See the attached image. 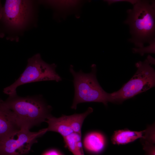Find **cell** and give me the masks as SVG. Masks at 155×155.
<instances>
[{
  "instance_id": "cell-1",
  "label": "cell",
  "mask_w": 155,
  "mask_h": 155,
  "mask_svg": "<svg viewBox=\"0 0 155 155\" xmlns=\"http://www.w3.org/2000/svg\"><path fill=\"white\" fill-rule=\"evenodd\" d=\"M4 102L20 129H30L34 126L45 122L51 115L52 107L41 95L22 97L16 93L9 95Z\"/></svg>"
},
{
  "instance_id": "cell-2",
  "label": "cell",
  "mask_w": 155,
  "mask_h": 155,
  "mask_svg": "<svg viewBox=\"0 0 155 155\" xmlns=\"http://www.w3.org/2000/svg\"><path fill=\"white\" fill-rule=\"evenodd\" d=\"M124 23L129 26L132 36L129 41L141 48L155 39V3L154 1L137 0L132 9L127 10Z\"/></svg>"
},
{
  "instance_id": "cell-3",
  "label": "cell",
  "mask_w": 155,
  "mask_h": 155,
  "mask_svg": "<svg viewBox=\"0 0 155 155\" xmlns=\"http://www.w3.org/2000/svg\"><path fill=\"white\" fill-rule=\"evenodd\" d=\"M91 71L85 73L80 70L77 72L74 71L73 65H71L69 70L73 77L74 95L71 108L76 110L80 103L98 102L107 106L108 102H112L111 93L106 92L99 83L96 76V65L91 66Z\"/></svg>"
},
{
  "instance_id": "cell-4",
  "label": "cell",
  "mask_w": 155,
  "mask_h": 155,
  "mask_svg": "<svg viewBox=\"0 0 155 155\" xmlns=\"http://www.w3.org/2000/svg\"><path fill=\"white\" fill-rule=\"evenodd\" d=\"M154 63V59L149 56L144 61L136 63L137 70L133 76L119 90L111 93L112 103H121L154 87L155 71L151 66Z\"/></svg>"
},
{
  "instance_id": "cell-5",
  "label": "cell",
  "mask_w": 155,
  "mask_h": 155,
  "mask_svg": "<svg viewBox=\"0 0 155 155\" xmlns=\"http://www.w3.org/2000/svg\"><path fill=\"white\" fill-rule=\"evenodd\" d=\"M56 67L54 63L50 64L43 61L40 54H36L28 59L26 67L20 77L13 84L4 88L3 92L9 96L16 94L17 87L26 84L42 81H61V78L56 71Z\"/></svg>"
},
{
  "instance_id": "cell-6",
  "label": "cell",
  "mask_w": 155,
  "mask_h": 155,
  "mask_svg": "<svg viewBox=\"0 0 155 155\" xmlns=\"http://www.w3.org/2000/svg\"><path fill=\"white\" fill-rule=\"evenodd\" d=\"M31 2L27 0H6L0 3V22L8 30L19 31L27 26L31 18Z\"/></svg>"
},
{
  "instance_id": "cell-7",
  "label": "cell",
  "mask_w": 155,
  "mask_h": 155,
  "mask_svg": "<svg viewBox=\"0 0 155 155\" xmlns=\"http://www.w3.org/2000/svg\"><path fill=\"white\" fill-rule=\"evenodd\" d=\"M47 131L46 128L37 132L21 128L0 140V155H23L28 153L37 139Z\"/></svg>"
},
{
  "instance_id": "cell-8",
  "label": "cell",
  "mask_w": 155,
  "mask_h": 155,
  "mask_svg": "<svg viewBox=\"0 0 155 155\" xmlns=\"http://www.w3.org/2000/svg\"><path fill=\"white\" fill-rule=\"evenodd\" d=\"M82 142L83 148L88 152L98 154L105 149L107 140L102 133L98 131H92L85 135Z\"/></svg>"
},
{
  "instance_id": "cell-9",
  "label": "cell",
  "mask_w": 155,
  "mask_h": 155,
  "mask_svg": "<svg viewBox=\"0 0 155 155\" xmlns=\"http://www.w3.org/2000/svg\"><path fill=\"white\" fill-rule=\"evenodd\" d=\"M20 129L14 120L11 111L4 101L0 99V140Z\"/></svg>"
},
{
  "instance_id": "cell-10",
  "label": "cell",
  "mask_w": 155,
  "mask_h": 155,
  "mask_svg": "<svg viewBox=\"0 0 155 155\" xmlns=\"http://www.w3.org/2000/svg\"><path fill=\"white\" fill-rule=\"evenodd\" d=\"M45 122L48 124L46 128L47 131L57 133L63 137L73 132L67 123L65 115H62L59 117H56L51 115L47 118Z\"/></svg>"
},
{
  "instance_id": "cell-11",
  "label": "cell",
  "mask_w": 155,
  "mask_h": 155,
  "mask_svg": "<svg viewBox=\"0 0 155 155\" xmlns=\"http://www.w3.org/2000/svg\"><path fill=\"white\" fill-rule=\"evenodd\" d=\"M144 130L133 131L127 129L116 130L111 138L112 143L115 145H125L133 142L142 137Z\"/></svg>"
},
{
  "instance_id": "cell-12",
  "label": "cell",
  "mask_w": 155,
  "mask_h": 155,
  "mask_svg": "<svg viewBox=\"0 0 155 155\" xmlns=\"http://www.w3.org/2000/svg\"><path fill=\"white\" fill-rule=\"evenodd\" d=\"M63 138L65 147L73 155H84L82 135L73 132Z\"/></svg>"
},
{
  "instance_id": "cell-13",
  "label": "cell",
  "mask_w": 155,
  "mask_h": 155,
  "mask_svg": "<svg viewBox=\"0 0 155 155\" xmlns=\"http://www.w3.org/2000/svg\"><path fill=\"white\" fill-rule=\"evenodd\" d=\"M93 111L92 108L89 107L86 111L82 113L65 115L67 123L73 132L82 135L81 129L84 120Z\"/></svg>"
},
{
  "instance_id": "cell-14",
  "label": "cell",
  "mask_w": 155,
  "mask_h": 155,
  "mask_svg": "<svg viewBox=\"0 0 155 155\" xmlns=\"http://www.w3.org/2000/svg\"><path fill=\"white\" fill-rule=\"evenodd\" d=\"M150 45L146 47L144 46L141 48H133L132 49L133 52L134 53H138L141 55L143 56L146 53H155V39L150 41Z\"/></svg>"
},
{
  "instance_id": "cell-15",
  "label": "cell",
  "mask_w": 155,
  "mask_h": 155,
  "mask_svg": "<svg viewBox=\"0 0 155 155\" xmlns=\"http://www.w3.org/2000/svg\"><path fill=\"white\" fill-rule=\"evenodd\" d=\"M146 155H155V143L140 139Z\"/></svg>"
},
{
  "instance_id": "cell-16",
  "label": "cell",
  "mask_w": 155,
  "mask_h": 155,
  "mask_svg": "<svg viewBox=\"0 0 155 155\" xmlns=\"http://www.w3.org/2000/svg\"><path fill=\"white\" fill-rule=\"evenodd\" d=\"M42 155H63L59 150L56 149H52L48 150L44 152Z\"/></svg>"
},
{
  "instance_id": "cell-17",
  "label": "cell",
  "mask_w": 155,
  "mask_h": 155,
  "mask_svg": "<svg viewBox=\"0 0 155 155\" xmlns=\"http://www.w3.org/2000/svg\"><path fill=\"white\" fill-rule=\"evenodd\" d=\"M109 5H111L113 3L119 2H129L133 5L135 4L137 1L136 0H105Z\"/></svg>"
}]
</instances>
